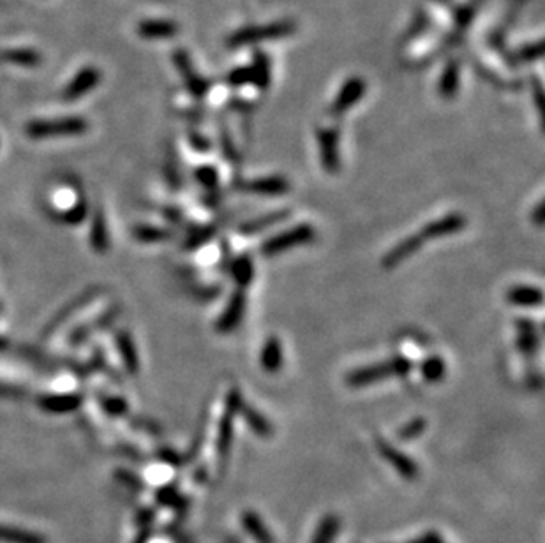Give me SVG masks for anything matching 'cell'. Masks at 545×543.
<instances>
[{
  "mask_svg": "<svg viewBox=\"0 0 545 543\" xmlns=\"http://www.w3.org/2000/svg\"><path fill=\"white\" fill-rule=\"evenodd\" d=\"M230 275L233 282L238 286V289L247 288L254 279V262L249 254H240L232 259L230 263Z\"/></svg>",
  "mask_w": 545,
  "mask_h": 543,
  "instance_id": "obj_20",
  "label": "cell"
},
{
  "mask_svg": "<svg viewBox=\"0 0 545 543\" xmlns=\"http://www.w3.org/2000/svg\"><path fill=\"white\" fill-rule=\"evenodd\" d=\"M507 300L515 307H540L544 302V293L536 286H514L508 289Z\"/></svg>",
  "mask_w": 545,
  "mask_h": 543,
  "instance_id": "obj_17",
  "label": "cell"
},
{
  "mask_svg": "<svg viewBox=\"0 0 545 543\" xmlns=\"http://www.w3.org/2000/svg\"><path fill=\"white\" fill-rule=\"evenodd\" d=\"M0 543H46V538L34 531L7 527L0 524Z\"/></svg>",
  "mask_w": 545,
  "mask_h": 543,
  "instance_id": "obj_26",
  "label": "cell"
},
{
  "mask_svg": "<svg viewBox=\"0 0 545 543\" xmlns=\"http://www.w3.org/2000/svg\"><path fill=\"white\" fill-rule=\"evenodd\" d=\"M242 526H244V530L251 534V538L256 543H274L272 534L266 530L265 522H263L258 517V513H254L252 510L244 512V515H242Z\"/></svg>",
  "mask_w": 545,
  "mask_h": 543,
  "instance_id": "obj_24",
  "label": "cell"
},
{
  "mask_svg": "<svg viewBox=\"0 0 545 543\" xmlns=\"http://www.w3.org/2000/svg\"><path fill=\"white\" fill-rule=\"evenodd\" d=\"M436 2H439V4H450V2H452V0H436Z\"/></svg>",
  "mask_w": 545,
  "mask_h": 543,
  "instance_id": "obj_42",
  "label": "cell"
},
{
  "mask_svg": "<svg viewBox=\"0 0 545 543\" xmlns=\"http://www.w3.org/2000/svg\"><path fill=\"white\" fill-rule=\"evenodd\" d=\"M425 427H427V422H425V418H422V416H417V418H413L411 422H408L406 425L403 427V429L397 430V437L403 441H411V440H417L418 436H422V434L425 432Z\"/></svg>",
  "mask_w": 545,
  "mask_h": 543,
  "instance_id": "obj_30",
  "label": "cell"
},
{
  "mask_svg": "<svg viewBox=\"0 0 545 543\" xmlns=\"http://www.w3.org/2000/svg\"><path fill=\"white\" fill-rule=\"evenodd\" d=\"M284 351L279 337H269L259 351V365L266 374H277L283 369Z\"/></svg>",
  "mask_w": 545,
  "mask_h": 543,
  "instance_id": "obj_15",
  "label": "cell"
},
{
  "mask_svg": "<svg viewBox=\"0 0 545 543\" xmlns=\"http://www.w3.org/2000/svg\"><path fill=\"white\" fill-rule=\"evenodd\" d=\"M138 34L143 39H172L179 34V25L169 20H143Z\"/></svg>",
  "mask_w": 545,
  "mask_h": 543,
  "instance_id": "obj_19",
  "label": "cell"
},
{
  "mask_svg": "<svg viewBox=\"0 0 545 543\" xmlns=\"http://www.w3.org/2000/svg\"><path fill=\"white\" fill-rule=\"evenodd\" d=\"M378 450H380V455L399 473L400 476L406 478V480H413L418 475V468L415 464V461L411 457H408L404 452H400L399 448H395L393 444L387 443V441L380 440L378 441Z\"/></svg>",
  "mask_w": 545,
  "mask_h": 543,
  "instance_id": "obj_10",
  "label": "cell"
},
{
  "mask_svg": "<svg viewBox=\"0 0 545 543\" xmlns=\"http://www.w3.org/2000/svg\"><path fill=\"white\" fill-rule=\"evenodd\" d=\"M245 303H247V300H245L244 289H235L232 295H230L228 303H226V307L223 309L221 316L215 321V332H218V334L226 335L237 330L238 325L244 320Z\"/></svg>",
  "mask_w": 545,
  "mask_h": 543,
  "instance_id": "obj_7",
  "label": "cell"
},
{
  "mask_svg": "<svg viewBox=\"0 0 545 543\" xmlns=\"http://www.w3.org/2000/svg\"><path fill=\"white\" fill-rule=\"evenodd\" d=\"M339 519L335 515H327L321 519V522L318 524L316 533H314L311 543H334L335 537L339 533Z\"/></svg>",
  "mask_w": 545,
  "mask_h": 543,
  "instance_id": "obj_27",
  "label": "cell"
},
{
  "mask_svg": "<svg viewBox=\"0 0 545 543\" xmlns=\"http://www.w3.org/2000/svg\"><path fill=\"white\" fill-rule=\"evenodd\" d=\"M135 235L143 242H157V240H162V238L168 237V231L161 230V228L143 226V228H138V231H136Z\"/></svg>",
  "mask_w": 545,
  "mask_h": 543,
  "instance_id": "obj_35",
  "label": "cell"
},
{
  "mask_svg": "<svg viewBox=\"0 0 545 543\" xmlns=\"http://www.w3.org/2000/svg\"><path fill=\"white\" fill-rule=\"evenodd\" d=\"M424 238H422L420 233H415L406 237L404 240H400L395 247H392L390 251L385 254L383 258V267L385 269H393V267L400 265L404 259L410 258L411 254L418 251V249L424 245Z\"/></svg>",
  "mask_w": 545,
  "mask_h": 543,
  "instance_id": "obj_14",
  "label": "cell"
},
{
  "mask_svg": "<svg viewBox=\"0 0 545 543\" xmlns=\"http://www.w3.org/2000/svg\"><path fill=\"white\" fill-rule=\"evenodd\" d=\"M446 374V364L439 354H431V357L424 358L420 364V376L425 383H436L442 381Z\"/></svg>",
  "mask_w": 545,
  "mask_h": 543,
  "instance_id": "obj_25",
  "label": "cell"
},
{
  "mask_svg": "<svg viewBox=\"0 0 545 543\" xmlns=\"http://www.w3.org/2000/svg\"><path fill=\"white\" fill-rule=\"evenodd\" d=\"M544 205H545V201L540 200L539 205H536L535 212H533V220H535L539 226H542L544 224Z\"/></svg>",
  "mask_w": 545,
  "mask_h": 543,
  "instance_id": "obj_41",
  "label": "cell"
},
{
  "mask_svg": "<svg viewBox=\"0 0 545 543\" xmlns=\"http://www.w3.org/2000/svg\"><path fill=\"white\" fill-rule=\"evenodd\" d=\"M101 82V71L96 67H85L78 72L73 78V82L67 85L66 92H64V99L74 101L89 94L90 90L96 89L97 83Z\"/></svg>",
  "mask_w": 545,
  "mask_h": 543,
  "instance_id": "obj_13",
  "label": "cell"
},
{
  "mask_svg": "<svg viewBox=\"0 0 545 543\" xmlns=\"http://www.w3.org/2000/svg\"><path fill=\"white\" fill-rule=\"evenodd\" d=\"M295 28H297V25L293 21H277V23L245 27L235 32L232 38L228 39V45L232 48H238V46L256 45V43L270 41V39L288 38V35L293 34Z\"/></svg>",
  "mask_w": 545,
  "mask_h": 543,
  "instance_id": "obj_3",
  "label": "cell"
},
{
  "mask_svg": "<svg viewBox=\"0 0 545 543\" xmlns=\"http://www.w3.org/2000/svg\"><path fill=\"white\" fill-rule=\"evenodd\" d=\"M413 371V362L406 357H395L378 364L359 367L346 376V385L352 388H364L388 378H404Z\"/></svg>",
  "mask_w": 545,
  "mask_h": 543,
  "instance_id": "obj_1",
  "label": "cell"
},
{
  "mask_svg": "<svg viewBox=\"0 0 545 543\" xmlns=\"http://www.w3.org/2000/svg\"><path fill=\"white\" fill-rule=\"evenodd\" d=\"M519 57L524 62H533V60H539L542 57V43H536V45H528L526 48H522L519 52Z\"/></svg>",
  "mask_w": 545,
  "mask_h": 543,
  "instance_id": "obj_36",
  "label": "cell"
},
{
  "mask_svg": "<svg viewBox=\"0 0 545 543\" xmlns=\"http://www.w3.org/2000/svg\"><path fill=\"white\" fill-rule=\"evenodd\" d=\"M223 150H225V155L230 159V161H238V155L235 147L232 145V140L228 136L223 138Z\"/></svg>",
  "mask_w": 545,
  "mask_h": 543,
  "instance_id": "obj_39",
  "label": "cell"
},
{
  "mask_svg": "<svg viewBox=\"0 0 545 543\" xmlns=\"http://www.w3.org/2000/svg\"><path fill=\"white\" fill-rule=\"evenodd\" d=\"M0 60L9 64H16V66L23 67H34L41 62V57L32 50H9V52L0 53Z\"/></svg>",
  "mask_w": 545,
  "mask_h": 543,
  "instance_id": "obj_28",
  "label": "cell"
},
{
  "mask_svg": "<svg viewBox=\"0 0 545 543\" xmlns=\"http://www.w3.org/2000/svg\"><path fill=\"white\" fill-rule=\"evenodd\" d=\"M242 401L240 390L232 388L226 396V406L225 415L221 416L219 422V432H218V454H219V466L225 469L226 462H228L230 452H232V441H233V418L240 413Z\"/></svg>",
  "mask_w": 545,
  "mask_h": 543,
  "instance_id": "obj_4",
  "label": "cell"
},
{
  "mask_svg": "<svg viewBox=\"0 0 545 543\" xmlns=\"http://www.w3.org/2000/svg\"><path fill=\"white\" fill-rule=\"evenodd\" d=\"M78 406L77 397H55L45 403V408L52 409V411H69Z\"/></svg>",
  "mask_w": 545,
  "mask_h": 543,
  "instance_id": "obj_34",
  "label": "cell"
},
{
  "mask_svg": "<svg viewBox=\"0 0 545 543\" xmlns=\"http://www.w3.org/2000/svg\"><path fill=\"white\" fill-rule=\"evenodd\" d=\"M466 217L464 213H449V215H443L439 219L432 220V223L425 224L422 228L420 235L424 240H434V238H443L450 237V235H456L459 231H463L466 228Z\"/></svg>",
  "mask_w": 545,
  "mask_h": 543,
  "instance_id": "obj_8",
  "label": "cell"
},
{
  "mask_svg": "<svg viewBox=\"0 0 545 543\" xmlns=\"http://www.w3.org/2000/svg\"><path fill=\"white\" fill-rule=\"evenodd\" d=\"M515 327H517V347L524 357H535L536 351L540 347V337L539 332H536V325L532 320H521L515 321Z\"/></svg>",
  "mask_w": 545,
  "mask_h": 543,
  "instance_id": "obj_16",
  "label": "cell"
},
{
  "mask_svg": "<svg viewBox=\"0 0 545 543\" xmlns=\"http://www.w3.org/2000/svg\"><path fill=\"white\" fill-rule=\"evenodd\" d=\"M86 131V122L83 118H60V121H38L27 125V135L32 138H55L77 136Z\"/></svg>",
  "mask_w": 545,
  "mask_h": 543,
  "instance_id": "obj_5",
  "label": "cell"
},
{
  "mask_svg": "<svg viewBox=\"0 0 545 543\" xmlns=\"http://www.w3.org/2000/svg\"><path fill=\"white\" fill-rule=\"evenodd\" d=\"M252 82V74H251V67L244 66V67H237L233 71H230L228 74V83L235 89L238 86H245Z\"/></svg>",
  "mask_w": 545,
  "mask_h": 543,
  "instance_id": "obj_32",
  "label": "cell"
},
{
  "mask_svg": "<svg viewBox=\"0 0 545 543\" xmlns=\"http://www.w3.org/2000/svg\"><path fill=\"white\" fill-rule=\"evenodd\" d=\"M252 60H254V62H252L251 66V83H254L259 90H266L270 82H272V64H270L269 55L263 52H256Z\"/></svg>",
  "mask_w": 545,
  "mask_h": 543,
  "instance_id": "obj_23",
  "label": "cell"
},
{
  "mask_svg": "<svg viewBox=\"0 0 545 543\" xmlns=\"http://www.w3.org/2000/svg\"><path fill=\"white\" fill-rule=\"evenodd\" d=\"M215 235V228L214 226H208V228H201L200 231H196V233L191 235V238L187 240V249H198L201 247V245L205 244V242L210 240L212 237Z\"/></svg>",
  "mask_w": 545,
  "mask_h": 543,
  "instance_id": "obj_33",
  "label": "cell"
},
{
  "mask_svg": "<svg viewBox=\"0 0 545 543\" xmlns=\"http://www.w3.org/2000/svg\"><path fill=\"white\" fill-rule=\"evenodd\" d=\"M196 180L205 187V189H215L219 186V172L215 166L205 164L196 168Z\"/></svg>",
  "mask_w": 545,
  "mask_h": 543,
  "instance_id": "obj_31",
  "label": "cell"
},
{
  "mask_svg": "<svg viewBox=\"0 0 545 543\" xmlns=\"http://www.w3.org/2000/svg\"><path fill=\"white\" fill-rule=\"evenodd\" d=\"M316 238V230L313 224L300 223L295 224L290 230H284L281 233L274 235V237L266 238L259 247V252L263 256H277L281 252H286L290 249L300 247V245H308Z\"/></svg>",
  "mask_w": 545,
  "mask_h": 543,
  "instance_id": "obj_2",
  "label": "cell"
},
{
  "mask_svg": "<svg viewBox=\"0 0 545 543\" xmlns=\"http://www.w3.org/2000/svg\"><path fill=\"white\" fill-rule=\"evenodd\" d=\"M108 411H110L111 415H124L125 411L124 401H110V403H108Z\"/></svg>",
  "mask_w": 545,
  "mask_h": 543,
  "instance_id": "obj_40",
  "label": "cell"
},
{
  "mask_svg": "<svg viewBox=\"0 0 545 543\" xmlns=\"http://www.w3.org/2000/svg\"><path fill=\"white\" fill-rule=\"evenodd\" d=\"M366 96V82L359 76H353V78L346 79L344 85L339 90L337 97L332 103V113L334 115H342L346 111L352 110L356 103H359L362 97Z\"/></svg>",
  "mask_w": 545,
  "mask_h": 543,
  "instance_id": "obj_9",
  "label": "cell"
},
{
  "mask_svg": "<svg viewBox=\"0 0 545 543\" xmlns=\"http://www.w3.org/2000/svg\"><path fill=\"white\" fill-rule=\"evenodd\" d=\"M189 140H191V147H194V148H196V150H200V152H208V150H212L210 141H208L205 136L196 135V133H193V135H191Z\"/></svg>",
  "mask_w": 545,
  "mask_h": 543,
  "instance_id": "obj_37",
  "label": "cell"
},
{
  "mask_svg": "<svg viewBox=\"0 0 545 543\" xmlns=\"http://www.w3.org/2000/svg\"><path fill=\"white\" fill-rule=\"evenodd\" d=\"M238 415H242V418L245 420V423L249 425V429H251L252 432L256 434V436H259V437L272 436V432H274L272 423H270L269 418H266V416H263L256 408L247 406V404H242L240 413H238Z\"/></svg>",
  "mask_w": 545,
  "mask_h": 543,
  "instance_id": "obj_22",
  "label": "cell"
},
{
  "mask_svg": "<svg viewBox=\"0 0 545 543\" xmlns=\"http://www.w3.org/2000/svg\"><path fill=\"white\" fill-rule=\"evenodd\" d=\"M240 191L258 194V196H283L290 191V184L284 177H262L240 184Z\"/></svg>",
  "mask_w": 545,
  "mask_h": 543,
  "instance_id": "obj_12",
  "label": "cell"
},
{
  "mask_svg": "<svg viewBox=\"0 0 545 543\" xmlns=\"http://www.w3.org/2000/svg\"><path fill=\"white\" fill-rule=\"evenodd\" d=\"M318 145H320L321 166L327 173L335 175L341 169V152H339V129L321 128L318 131Z\"/></svg>",
  "mask_w": 545,
  "mask_h": 543,
  "instance_id": "obj_6",
  "label": "cell"
},
{
  "mask_svg": "<svg viewBox=\"0 0 545 543\" xmlns=\"http://www.w3.org/2000/svg\"><path fill=\"white\" fill-rule=\"evenodd\" d=\"M173 62H175L176 69L182 72L187 90H189V92L193 94L194 97H203L205 94L208 92V86H210V83L194 72L193 64H191V60H189V55H187L184 50H176V52L173 53Z\"/></svg>",
  "mask_w": 545,
  "mask_h": 543,
  "instance_id": "obj_11",
  "label": "cell"
},
{
  "mask_svg": "<svg viewBox=\"0 0 545 543\" xmlns=\"http://www.w3.org/2000/svg\"><path fill=\"white\" fill-rule=\"evenodd\" d=\"M118 349H120L122 357H124L125 365H128L129 372H138V353H136L135 342L128 334L118 335Z\"/></svg>",
  "mask_w": 545,
  "mask_h": 543,
  "instance_id": "obj_29",
  "label": "cell"
},
{
  "mask_svg": "<svg viewBox=\"0 0 545 543\" xmlns=\"http://www.w3.org/2000/svg\"><path fill=\"white\" fill-rule=\"evenodd\" d=\"M288 210H276V212L265 213V215H259L256 219L247 220V223L242 224L238 228V233L244 235V237H252V235H258L262 231L269 230V228L276 226V224L283 223L284 219H288Z\"/></svg>",
  "mask_w": 545,
  "mask_h": 543,
  "instance_id": "obj_18",
  "label": "cell"
},
{
  "mask_svg": "<svg viewBox=\"0 0 545 543\" xmlns=\"http://www.w3.org/2000/svg\"><path fill=\"white\" fill-rule=\"evenodd\" d=\"M459 62L456 59L449 60L438 83V92L443 99H452L457 94V90H459Z\"/></svg>",
  "mask_w": 545,
  "mask_h": 543,
  "instance_id": "obj_21",
  "label": "cell"
},
{
  "mask_svg": "<svg viewBox=\"0 0 545 543\" xmlns=\"http://www.w3.org/2000/svg\"><path fill=\"white\" fill-rule=\"evenodd\" d=\"M408 543H443V538L439 537L436 531H427V533L422 534L420 538H417V540H411Z\"/></svg>",
  "mask_w": 545,
  "mask_h": 543,
  "instance_id": "obj_38",
  "label": "cell"
}]
</instances>
